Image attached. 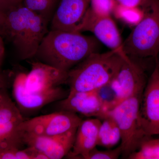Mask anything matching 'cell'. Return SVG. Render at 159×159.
Instances as JSON below:
<instances>
[{
	"instance_id": "obj_1",
	"label": "cell",
	"mask_w": 159,
	"mask_h": 159,
	"mask_svg": "<svg viewBox=\"0 0 159 159\" xmlns=\"http://www.w3.org/2000/svg\"><path fill=\"white\" fill-rule=\"evenodd\" d=\"M50 23L26 7L22 0L0 2V36L11 43L21 60L33 58L49 31Z\"/></svg>"
},
{
	"instance_id": "obj_2",
	"label": "cell",
	"mask_w": 159,
	"mask_h": 159,
	"mask_svg": "<svg viewBox=\"0 0 159 159\" xmlns=\"http://www.w3.org/2000/svg\"><path fill=\"white\" fill-rule=\"evenodd\" d=\"M101 43L76 31L49 30L32 59L68 72L89 55L99 52Z\"/></svg>"
},
{
	"instance_id": "obj_3",
	"label": "cell",
	"mask_w": 159,
	"mask_h": 159,
	"mask_svg": "<svg viewBox=\"0 0 159 159\" xmlns=\"http://www.w3.org/2000/svg\"><path fill=\"white\" fill-rule=\"evenodd\" d=\"M122 51L93 53L71 69L66 84L70 92L98 91L109 85L124 61Z\"/></svg>"
},
{
	"instance_id": "obj_4",
	"label": "cell",
	"mask_w": 159,
	"mask_h": 159,
	"mask_svg": "<svg viewBox=\"0 0 159 159\" xmlns=\"http://www.w3.org/2000/svg\"><path fill=\"white\" fill-rule=\"evenodd\" d=\"M143 17L122 43V51L136 61L156 59L159 54V1L142 10Z\"/></svg>"
},
{
	"instance_id": "obj_5",
	"label": "cell",
	"mask_w": 159,
	"mask_h": 159,
	"mask_svg": "<svg viewBox=\"0 0 159 159\" xmlns=\"http://www.w3.org/2000/svg\"><path fill=\"white\" fill-rule=\"evenodd\" d=\"M142 96L130 97L120 102L109 111L121 133L122 154L128 157L138 150L142 141L148 137L142 130L139 120Z\"/></svg>"
},
{
	"instance_id": "obj_6",
	"label": "cell",
	"mask_w": 159,
	"mask_h": 159,
	"mask_svg": "<svg viewBox=\"0 0 159 159\" xmlns=\"http://www.w3.org/2000/svg\"><path fill=\"white\" fill-rule=\"evenodd\" d=\"M147 80L143 67L125 55L121 68L108 85L114 95L115 106L130 97L142 96Z\"/></svg>"
},
{
	"instance_id": "obj_7",
	"label": "cell",
	"mask_w": 159,
	"mask_h": 159,
	"mask_svg": "<svg viewBox=\"0 0 159 159\" xmlns=\"http://www.w3.org/2000/svg\"><path fill=\"white\" fill-rule=\"evenodd\" d=\"M82 121L77 114L59 111L24 120L20 130L42 136H54L77 128Z\"/></svg>"
},
{
	"instance_id": "obj_8",
	"label": "cell",
	"mask_w": 159,
	"mask_h": 159,
	"mask_svg": "<svg viewBox=\"0 0 159 159\" xmlns=\"http://www.w3.org/2000/svg\"><path fill=\"white\" fill-rule=\"evenodd\" d=\"M27 73L20 72L13 75L12 93L16 105L20 112L34 111L40 109L48 104L64 99L68 93L61 87L43 92H33L26 87Z\"/></svg>"
},
{
	"instance_id": "obj_9",
	"label": "cell",
	"mask_w": 159,
	"mask_h": 159,
	"mask_svg": "<svg viewBox=\"0 0 159 159\" xmlns=\"http://www.w3.org/2000/svg\"><path fill=\"white\" fill-rule=\"evenodd\" d=\"M57 102L59 111H68L100 120L107 116L109 111L113 108L110 103L101 97L99 90L69 92L67 97Z\"/></svg>"
},
{
	"instance_id": "obj_10",
	"label": "cell",
	"mask_w": 159,
	"mask_h": 159,
	"mask_svg": "<svg viewBox=\"0 0 159 159\" xmlns=\"http://www.w3.org/2000/svg\"><path fill=\"white\" fill-rule=\"evenodd\" d=\"M24 120L17 106L7 95L0 106V153L21 149L24 144L20 125Z\"/></svg>"
},
{
	"instance_id": "obj_11",
	"label": "cell",
	"mask_w": 159,
	"mask_h": 159,
	"mask_svg": "<svg viewBox=\"0 0 159 159\" xmlns=\"http://www.w3.org/2000/svg\"><path fill=\"white\" fill-rule=\"evenodd\" d=\"M139 120L146 136L159 135V68L156 64L142 94Z\"/></svg>"
},
{
	"instance_id": "obj_12",
	"label": "cell",
	"mask_w": 159,
	"mask_h": 159,
	"mask_svg": "<svg viewBox=\"0 0 159 159\" xmlns=\"http://www.w3.org/2000/svg\"><path fill=\"white\" fill-rule=\"evenodd\" d=\"M84 31L92 32L101 43L111 50L122 51L123 42L111 16L97 14L89 7L77 29V32Z\"/></svg>"
},
{
	"instance_id": "obj_13",
	"label": "cell",
	"mask_w": 159,
	"mask_h": 159,
	"mask_svg": "<svg viewBox=\"0 0 159 159\" xmlns=\"http://www.w3.org/2000/svg\"><path fill=\"white\" fill-rule=\"evenodd\" d=\"M77 128L54 136H42L22 132L24 145L45 155L48 159H61L66 157L75 142Z\"/></svg>"
},
{
	"instance_id": "obj_14",
	"label": "cell",
	"mask_w": 159,
	"mask_h": 159,
	"mask_svg": "<svg viewBox=\"0 0 159 159\" xmlns=\"http://www.w3.org/2000/svg\"><path fill=\"white\" fill-rule=\"evenodd\" d=\"M31 69L27 73L26 87L33 92H43L66 84L68 73L47 64L32 61Z\"/></svg>"
},
{
	"instance_id": "obj_15",
	"label": "cell",
	"mask_w": 159,
	"mask_h": 159,
	"mask_svg": "<svg viewBox=\"0 0 159 159\" xmlns=\"http://www.w3.org/2000/svg\"><path fill=\"white\" fill-rule=\"evenodd\" d=\"M90 0H60L49 30L76 31L89 6Z\"/></svg>"
},
{
	"instance_id": "obj_16",
	"label": "cell",
	"mask_w": 159,
	"mask_h": 159,
	"mask_svg": "<svg viewBox=\"0 0 159 159\" xmlns=\"http://www.w3.org/2000/svg\"><path fill=\"white\" fill-rule=\"evenodd\" d=\"M101 122L97 118L82 120L77 127L74 146L66 157L81 159L96 147Z\"/></svg>"
},
{
	"instance_id": "obj_17",
	"label": "cell",
	"mask_w": 159,
	"mask_h": 159,
	"mask_svg": "<svg viewBox=\"0 0 159 159\" xmlns=\"http://www.w3.org/2000/svg\"><path fill=\"white\" fill-rule=\"evenodd\" d=\"M119 127L113 119L107 116L102 119L99 131L97 145L111 148L121 142Z\"/></svg>"
},
{
	"instance_id": "obj_18",
	"label": "cell",
	"mask_w": 159,
	"mask_h": 159,
	"mask_svg": "<svg viewBox=\"0 0 159 159\" xmlns=\"http://www.w3.org/2000/svg\"><path fill=\"white\" fill-rule=\"evenodd\" d=\"M60 0H22L26 7L51 22Z\"/></svg>"
},
{
	"instance_id": "obj_19",
	"label": "cell",
	"mask_w": 159,
	"mask_h": 159,
	"mask_svg": "<svg viewBox=\"0 0 159 159\" xmlns=\"http://www.w3.org/2000/svg\"><path fill=\"white\" fill-rule=\"evenodd\" d=\"M129 159H159V138L147 137L138 150L131 154Z\"/></svg>"
},
{
	"instance_id": "obj_20",
	"label": "cell",
	"mask_w": 159,
	"mask_h": 159,
	"mask_svg": "<svg viewBox=\"0 0 159 159\" xmlns=\"http://www.w3.org/2000/svg\"><path fill=\"white\" fill-rule=\"evenodd\" d=\"M114 12L122 20L128 23L137 24L143 17V12L139 8L124 7L117 3Z\"/></svg>"
},
{
	"instance_id": "obj_21",
	"label": "cell",
	"mask_w": 159,
	"mask_h": 159,
	"mask_svg": "<svg viewBox=\"0 0 159 159\" xmlns=\"http://www.w3.org/2000/svg\"><path fill=\"white\" fill-rule=\"evenodd\" d=\"M117 4L116 0H90L89 7L97 14L111 16Z\"/></svg>"
},
{
	"instance_id": "obj_22",
	"label": "cell",
	"mask_w": 159,
	"mask_h": 159,
	"mask_svg": "<svg viewBox=\"0 0 159 159\" xmlns=\"http://www.w3.org/2000/svg\"><path fill=\"white\" fill-rule=\"evenodd\" d=\"M122 154L121 146L107 150H99L95 147L81 159H117Z\"/></svg>"
},
{
	"instance_id": "obj_23",
	"label": "cell",
	"mask_w": 159,
	"mask_h": 159,
	"mask_svg": "<svg viewBox=\"0 0 159 159\" xmlns=\"http://www.w3.org/2000/svg\"><path fill=\"white\" fill-rule=\"evenodd\" d=\"M156 0H116L119 5L128 8L143 9L150 6Z\"/></svg>"
},
{
	"instance_id": "obj_24",
	"label": "cell",
	"mask_w": 159,
	"mask_h": 159,
	"mask_svg": "<svg viewBox=\"0 0 159 159\" xmlns=\"http://www.w3.org/2000/svg\"><path fill=\"white\" fill-rule=\"evenodd\" d=\"M14 73L11 71L0 72V90L6 89L12 84Z\"/></svg>"
},
{
	"instance_id": "obj_25",
	"label": "cell",
	"mask_w": 159,
	"mask_h": 159,
	"mask_svg": "<svg viewBox=\"0 0 159 159\" xmlns=\"http://www.w3.org/2000/svg\"><path fill=\"white\" fill-rule=\"evenodd\" d=\"M5 55V43H4V41L2 38L0 36V72H2V66Z\"/></svg>"
},
{
	"instance_id": "obj_26",
	"label": "cell",
	"mask_w": 159,
	"mask_h": 159,
	"mask_svg": "<svg viewBox=\"0 0 159 159\" xmlns=\"http://www.w3.org/2000/svg\"><path fill=\"white\" fill-rule=\"evenodd\" d=\"M6 89L0 90V106L3 103L5 98L8 94L6 93L5 90Z\"/></svg>"
},
{
	"instance_id": "obj_27",
	"label": "cell",
	"mask_w": 159,
	"mask_h": 159,
	"mask_svg": "<svg viewBox=\"0 0 159 159\" xmlns=\"http://www.w3.org/2000/svg\"><path fill=\"white\" fill-rule=\"evenodd\" d=\"M156 64L158 66L159 68V54L157 57V59H156Z\"/></svg>"
},
{
	"instance_id": "obj_28",
	"label": "cell",
	"mask_w": 159,
	"mask_h": 159,
	"mask_svg": "<svg viewBox=\"0 0 159 159\" xmlns=\"http://www.w3.org/2000/svg\"><path fill=\"white\" fill-rule=\"evenodd\" d=\"M2 0H0V2H1V1H2Z\"/></svg>"
},
{
	"instance_id": "obj_29",
	"label": "cell",
	"mask_w": 159,
	"mask_h": 159,
	"mask_svg": "<svg viewBox=\"0 0 159 159\" xmlns=\"http://www.w3.org/2000/svg\"></svg>"
}]
</instances>
